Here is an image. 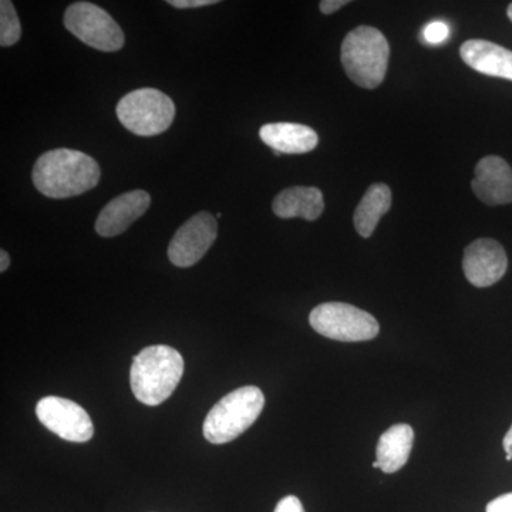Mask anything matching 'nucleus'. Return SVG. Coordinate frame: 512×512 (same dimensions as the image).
<instances>
[{"instance_id":"7ed1b4c3","label":"nucleus","mask_w":512,"mask_h":512,"mask_svg":"<svg viewBox=\"0 0 512 512\" xmlns=\"http://www.w3.org/2000/svg\"><path fill=\"white\" fill-rule=\"evenodd\" d=\"M390 47L379 29L359 26L342 43V64L353 83L363 89H376L386 77Z\"/></svg>"},{"instance_id":"f8f14e48","label":"nucleus","mask_w":512,"mask_h":512,"mask_svg":"<svg viewBox=\"0 0 512 512\" xmlns=\"http://www.w3.org/2000/svg\"><path fill=\"white\" fill-rule=\"evenodd\" d=\"M471 188L478 200L487 205H504L512 202V168L504 158L484 157L476 167V177Z\"/></svg>"},{"instance_id":"5701e85b","label":"nucleus","mask_w":512,"mask_h":512,"mask_svg":"<svg viewBox=\"0 0 512 512\" xmlns=\"http://www.w3.org/2000/svg\"><path fill=\"white\" fill-rule=\"evenodd\" d=\"M348 5V0H323L320 2V12L325 15H332V13L338 12L343 6Z\"/></svg>"},{"instance_id":"cd10ccee","label":"nucleus","mask_w":512,"mask_h":512,"mask_svg":"<svg viewBox=\"0 0 512 512\" xmlns=\"http://www.w3.org/2000/svg\"><path fill=\"white\" fill-rule=\"evenodd\" d=\"M505 458H507V461H512V456H508V454L505 456Z\"/></svg>"},{"instance_id":"423d86ee","label":"nucleus","mask_w":512,"mask_h":512,"mask_svg":"<svg viewBox=\"0 0 512 512\" xmlns=\"http://www.w3.org/2000/svg\"><path fill=\"white\" fill-rule=\"evenodd\" d=\"M309 322L319 335L339 342H366L375 339L380 330L375 316L342 302L316 306Z\"/></svg>"},{"instance_id":"dca6fc26","label":"nucleus","mask_w":512,"mask_h":512,"mask_svg":"<svg viewBox=\"0 0 512 512\" xmlns=\"http://www.w3.org/2000/svg\"><path fill=\"white\" fill-rule=\"evenodd\" d=\"M414 430L409 424H396L380 437L376 448V461L380 470L393 474L406 466L412 453Z\"/></svg>"},{"instance_id":"0eeeda50","label":"nucleus","mask_w":512,"mask_h":512,"mask_svg":"<svg viewBox=\"0 0 512 512\" xmlns=\"http://www.w3.org/2000/svg\"><path fill=\"white\" fill-rule=\"evenodd\" d=\"M64 26L84 45L100 52H119L124 33L106 10L90 2H77L64 13Z\"/></svg>"},{"instance_id":"f257e3e1","label":"nucleus","mask_w":512,"mask_h":512,"mask_svg":"<svg viewBox=\"0 0 512 512\" xmlns=\"http://www.w3.org/2000/svg\"><path fill=\"white\" fill-rule=\"evenodd\" d=\"M100 167L82 151L59 148L37 158L32 171L36 190L53 200L77 197L100 181Z\"/></svg>"},{"instance_id":"393cba45","label":"nucleus","mask_w":512,"mask_h":512,"mask_svg":"<svg viewBox=\"0 0 512 512\" xmlns=\"http://www.w3.org/2000/svg\"><path fill=\"white\" fill-rule=\"evenodd\" d=\"M503 444L505 453H507L508 456H512V426L511 429L508 430V433L505 434Z\"/></svg>"},{"instance_id":"39448f33","label":"nucleus","mask_w":512,"mask_h":512,"mask_svg":"<svg viewBox=\"0 0 512 512\" xmlns=\"http://www.w3.org/2000/svg\"><path fill=\"white\" fill-rule=\"evenodd\" d=\"M116 110L120 123L143 137L164 133L175 117L174 101L157 89H138L126 94Z\"/></svg>"},{"instance_id":"412c9836","label":"nucleus","mask_w":512,"mask_h":512,"mask_svg":"<svg viewBox=\"0 0 512 512\" xmlns=\"http://www.w3.org/2000/svg\"><path fill=\"white\" fill-rule=\"evenodd\" d=\"M218 0H168V5L177 9L204 8V6L217 5Z\"/></svg>"},{"instance_id":"f3484780","label":"nucleus","mask_w":512,"mask_h":512,"mask_svg":"<svg viewBox=\"0 0 512 512\" xmlns=\"http://www.w3.org/2000/svg\"><path fill=\"white\" fill-rule=\"evenodd\" d=\"M390 207H392L390 188L386 184L370 185L353 215L357 234L363 238L372 237L380 218L389 212Z\"/></svg>"},{"instance_id":"2eb2a0df","label":"nucleus","mask_w":512,"mask_h":512,"mask_svg":"<svg viewBox=\"0 0 512 512\" xmlns=\"http://www.w3.org/2000/svg\"><path fill=\"white\" fill-rule=\"evenodd\" d=\"M276 217L316 221L325 210L322 191L316 187H291L279 192L272 202Z\"/></svg>"},{"instance_id":"6e6552de","label":"nucleus","mask_w":512,"mask_h":512,"mask_svg":"<svg viewBox=\"0 0 512 512\" xmlns=\"http://www.w3.org/2000/svg\"><path fill=\"white\" fill-rule=\"evenodd\" d=\"M37 419L60 439L87 443L94 434L93 421L79 404L63 397L49 396L36 407Z\"/></svg>"},{"instance_id":"ddd939ff","label":"nucleus","mask_w":512,"mask_h":512,"mask_svg":"<svg viewBox=\"0 0 512 512\" xmlns=\"http://www.w3.org/2000/svg\"><path fill=\"white\" fill-rule=\"evenodd\" d=\"M460 56L476 72L512 82L511 50L488 40L471 39L461 46Z\"/></svg>"},{"instance_id":"f03ea898","label":"nucleus","mask_w":512,"mask_h":512,"mask_svg":"<svg viewBox=\"0 0 512 512\" xmlns=\"http://www.w3.org/2000/svg\"><path fill=\"white\" fill-rule=\"evenodd\" d=\"M184 373V359L170 346H148L134 357L130 384L138 402L160 406L177 389Z\"/></svg>"},{"instance_id":"9d476101","label":"nucleus","mask_w":512,"mask_h":512,"mask_svg":"<svg viewBox=\"0 0 512 512\" xmlns=\"http://www.w3.org/2000/svg\"><path fill=\"white\" fill-rule=\"evenodd\" d=\"M508 268V256L500 242L480 238L464 251L463 271L471 285L488 288L497 284Z\"/></svg>"},{"instance_id":"1a4fd4ad","label":"nucleus","mask_w":512,"mask_h":512,"mask_svg":"<svg viewBox=\"0 0 512 512\" xmlns=\"http://www.w3.org/2000/svg\"><path fill=\"white\" fill-rule=\"evenodd\" d=\"M218 235V222L210 212L202 211L175 232L168 247V258L178 268H190L200 262Z\"/></svg>"},{"instance_id":"4468645a","label":"nucleus","mask_w":512,"mask_h":512,"mask_svg":"<svg viewBox=\"0 0 512 512\" xmlns=\"http://www.w3.org/2000/svg\"><path fill=\"white\" fill-rule=\"evenodd\" d=\"M259 137L274 150L275 156L311 153L319 143L313 128L296 123L265 124L259 130Z\"/></svg>"},{"instance_id":"4be33fe9","label":"nucleus","mask_w":512,"mask_h":512,"mask_svg":"<svg viewBox=\"0 0 512 512\" xmlns=\"http://www.w3.org/2000/svg\"><path fill=\"white\" fill-rule=\"evenodd\" d=\"M487 512H512V493L501 495L487 505Z\"/></svg>"},{"instance_id":"aec40b11","label":"nucleus","mask_w":512,"mask_h":512,"mask_svg":"<svg viewBox=\"0 0 512 512\" xmlns=\"http://www.w3.org/2000/svg\"><path fill=\"white\" fill-rule=\"evenodd\" d=\"M275 512H305L303 505L295 495H288V497L282 498L276 505Z\"/></svg>"},{"instance_id":"bb28decb","label":"nucleus","mask_w":512,"mask_h":512,"mask_svg":"<svg viewBox=\"0 0 512 512\" xmlns=\"http://www.w3.org/2000/svg\"><path fill=\"white\" fill-rule=\"evenodd\" d=\"M373 468H380V464L375 461V463H373Z\"/></svg>"},{"instance_id":"9b49d317","label":"nucleus","mask_w":512,"mask_h":512,"mask_svg":"<svg viewBox=\"0 0 512 512\" xmlns=\"http://www.w3.org/2000/svg\"><path fill=\"white\" fill-rule=\"evenodd\" d=\"M150 204V194L143 190L119 195L111 200L97 217V234L103 238H113L123 234L138 218L146 214Z\"/></svg>"},{"instance_id":"6ab92c4d","label":"nucleus","mask_w":512,"mask_h":512,"mask_svg":"<svg viewBox=\"0 0 512 512\" xmlns=\"http://www.w3.org/2000/svg\"><path fill=\"white\" fill-rule=\"evenodd\" d=\"M424 40L430 45H439V43L446 42L447 37L450 36V29L446 23L441 20L431 22L430 25L426 26L423 32Z\"/></svg>"},{"instance_id":"a878e982","label":"nucleus","mask_w":512,"mask_h":512,"mask_svg":"<svg viewBox=\"0 0 512 512\" xmlns=\"http://www.w3.org/2000/svg\"><path fill=\"white\" fill-rule=\"evenodd\" d=\"M507 13H508V18H510V20L512 22V3L510 6H508Z\"/></svg>"},{"instance_id":"b1692460","label":"nucleus","mask_w":512,"mask_h":512,"mask_svg":"<svg viewBox=\"0 0 512 512\" xmlns=\"http://www.w3.org/2000/svg\"><path fill=\"white\" fill-rule=\"evenodd\" d=\"M9 265V254L5 251V249H2V251H0V272L8 271Z\"/></svg>"},{"instance_id":"20e7f679","label":"nucleus","mask_w":512,"mask_h":512,"mask_svg":"<svg viewBox=\"0 0 512 512\" xmlns=\"http://www.w3.org/2000/svg\"><path fill=\"white\" fill-rule=\"evenodd\" d=\"M265 406V396L256 386L239 387L222 397L205 417L204 437L212 444L237 439L258 420Z\"/></svg>"},{"instance_id":"a211bd4d","label":"nucleus","mask_w":512,"mask_h":512,"mask_svg":"<svg viewBox=\"0 0 512 512\" xmlns=\"http://www.w3.org/2000/svg\"><path fill=\"white\" fill-rule=\"evenodd\" d=\"M22 36V28L15 6L9 0L0 2V45L9 47L16 45Z\"/></svg>"}]
</instances>
